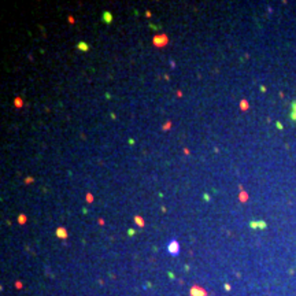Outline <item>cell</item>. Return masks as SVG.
<instances>
[{"label":"cell","instance_id":"cell-9","mask_svg":"<svg viewBox=\"0 0 296 296\" xmlns=\"http://www.w3.org/2000/svg\"><path fill=\"white\" fill-rule=\"evenodd\" d=\"M128 234H129V236H133V234H135V230H133V229H129V230H128Z\"/></svg>","mask_w":296,"mask_h":296},{"label":"cell","instance_id":"cell-4","mask_svg":"<svg viewBox=\"0 0 296 296\" xmlns=\"http://www.w3.org/2000/svg\"><path fill=\"white\" fill-rule=\"evenodd\" d=\"M191 296H207V292H206L203 288L195 285V287L191 288Z\"/></svg>","mask_w":296,"mask_h":296},{"label":"cell","instance_id":"cell-1","mask_svg":"<svg viewBox=\"0 0 296 296\" xmlns=\"http://www.w3.org/2000/svg\"><path fill=\"white\" fill-rule=\"evenodd\" d=\"M180 251H181V247H180L177 240H170L167 243V252L170 254L172 256H178Z\"/></svg>","mask_w":296,"mask_h":296},{"label":"cell","instance_id":"cell-10","mask_svg":"<svg viewBox=\"0 0 296 296\" xmlns=\"http://www.w3.org/2000/svg\"><path fill=\"white\" fill-rule=\"evenodd\" d=\"M203 197H204V200H209V199H210V196H209V195H204Z\"/></svg>","mask_w":296,"mask_h":296},{"label":"cell","instance_id":"cell-2","mask_svg":"<svg viewBox=\"0 0 296 296\" xmlns=\"http://www.w3.org/2000/svg\"><path fill=\"white\" fill-rule=\"evenodd\" d=\"M289 121L296 125V100L289 104Z\"/></svg>","mask_w":296,"mask_h":296},{"label":"cell","instance_id":"cell-3","mask_svg":"<svg viewBox=\"0 0 296 296\" xmlns=\"http://www.w3.org/2000/svg\"><path fill=\"white\" fill-rule=\"evenodd\" d=\"M250 228L251 229H266L267 223L265 221H250Z\"/></svg>","mask_w":296,"mask_h":296},{"label":"cell","instance_id":"cell-5","mask_svg":"<svg viewBox=\"0 0 296 296\" xmlns=\"http://www.w3.org/2000/svg\"><path fill=\"white\" fill-rule=\"evenodd\" d=\"M103 22L104 24H111L112 22V14L111 12H108V11H104L103 12Z\"/></svg>","mask_w":296,"mask_h":296},{"label":"cell","instance_id":"cell-7","mask_svg":"<svg viewBox=\"0 0 296 296\" xmlns=\"http://www.w3.org/2000/svg\"><path fill=\"white\" fill-rule=\"evenodd\" d=\"M77 48L80 49V51H84V52H86V51L89 49V45H88L85 41H80V43L77 44Z\"/></svg>","mask_w":296,"mask_h":296},{"label":"cell","instance_id":"cell-8","mask_svg":"<svg viewBox=\"0 0 296 296\" xmlns=\"http://www.w3.org/2000/svg\"><path fill=\"white\" fill-rule=\"evenodd\" d=\"M135 221L136 222H139V225H140V226H144V222H143V219H141V217H135Z\"/></svg>","mask_w":296,"mask_h":296},{"label":"cell","instance_id":"cell-6","mask_svg":"<svg viewBox=\"0 0 296 296\" xmlns=\"http://www.w3.org/2000/svg\"><path fill=\"white\" fill-rule=\"evenodd\" d=\"M56 234H58V237H61V239H66V237H67V233H66V229L65 228H58L56 229Z\"/></svg>","mask_w":296,"mask_h":296}]
</instances>
